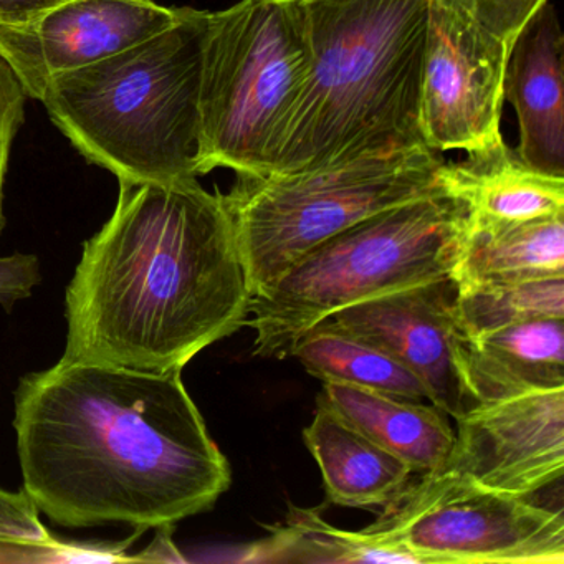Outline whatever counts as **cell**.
Instances as JSON below:
<instances>
[{"mask_svg": "<svg viewBox=\"0 0 564 564\" xmlns=\"http://www.w3.org/2000/svg\"><path fill=\"white\" fill-rule=\"evenodd\" d=\"M24 488L65 528L174 527L229 490V462L181 371L61 359L15 391Z\"/></svg>", "mask_w": 564, "mask_h": 564, "instance_id": "cell-1", "label": "cell"}, {"mask_svg": "<svg viewBox=\"0 0 564 564\" xmlns=\"http://www.w3.org/2000/svg\"><path fill=\"white\" fill-rule=\"evenodd\" d=\"M65 295V361L183 371L249 319L250 296L223 194L197 177L118 181Z\"/></svg>", "mask_w": 564, "mask_h": 564, "instance_id": "cell-2", "label": "cell"}, {"mask_svg": "<svg viewBox=\"0 0 564 564\" xmlns=\"http://www.w3.org/2000/svg\"><path fill=\"white\" fill-rule=\"evenodd\" d=\"M295 2L308 75L269 176L425 144L419 118L429 0Z\"/></svg>", "mask_w": 564, "mask_h": 564, "instance_id": "cell-3", "label": "cell"}, {"mask_svg": "<svg viewBox=\"0 0 564 564\" xmlns=\"http://www.w3.org/2000/svg\"><path fill=\"white\" fill-rule=\"evenodd\" d=\"M209 11L183 8L160 34L55 78L41 104L90 164L118 181L199 177V90Z\"/></svg>", "mask_w": 564, "mask_h": 564, "instance_id": "cell-4", "label": "cell"}, {"mask_svg": "<svg viewBox=\"0 0 564 564\" xmlns=\"http://www.w3.org/2000/svg\"><path fill=\"white\" fill-rule=\"evenodd\" d=\"M465 207L447 194L376 214L310 250L250 300L253 355L292 358L308 329L356 303L452 276Z\"/></svg>", "mask_w": 564, "mask_h": 564, "instance_id": "cell-5", "label": "cell"}, {"mask_svg": "<svg viewBox=\"0 0 564 564\" xmlns=\"http://www.w3.org/2000/svg\"><path fill=\"white\" fill-rule=\"evenodd\" d=\"M441 153L425 144L279 176H237L223 194L250 296L319 243L361 220L445 194Z\"/></svg>", "mask_w": 564, "mask_h": 564, "instance_id": "cell-6", "label": "cell"}, {"mask_svg": "<svg viewBox=\"0 0 564 564\" xmlns=\"http://www.w3.org/2000/svg\"><path fill=\"white\" fill-rule=\"evenodd\" d=\"M308 75L295 0H239L209 12L199 90L197 174L269 176Z\"/></svg>", "mask_w": 564, "mask_h": 564, "instance_id": "cell-7", "label": "cell"}, {"mask_svg": "<svg viewBox=\"0 0 564 564\" xmlns=\"http://www.w3.org/2000/svg\"><path fill=\"white\" fill-rule=\"evenodd\" d=\"M365 530L417 564L564 563L561 507L490 490L451 470L411 478Z\"/></svg>", "mask_w": 564, "mask_h": 564, "instance_id": "cell-8", "label": "cell"}, {"mask_svg": "<svg viewBox=\"0 0 564 564\" xmlns=\"http://www.w3.org/2000/svg\"><path fill=\"white\" fill-rule=\"evenodd\" d=\"M508 55L471 0H429L419 123L431 150L471 153L503 141Z\"/></svg>", "mask_w": 564, "mask_h": 564, "instance_id": "cell-9", "label": "cell"}, {"mask_svg": "<svg viewBox=\"0 0 564 564\" xmlns=\"http://www.w3.org/2000/svg\"><path fill=\"white\" fill-rule=\"evenodd\" d=\"M181 11L156 0H61L24 24L0 25V57L41 101L55 78L154 37Z\"/></svg>", "mask_w": 564, "mask_h": 564, "instance_id": "cell-10", "label": "cell"}, {"mask_svg": "<svg viewBox=\"0 0 564 564\" xmlns=\"http://www.w3.org/2000/svg\"><path fill=\"white\" fill-rule=\"evenodd\" d=\"M442 470L481 487L531 497L564 474V388L481 402L457 419Z\"/></svg>", "mask_w": 564, "mask_h": 564, "instance_id": "cell-11", "label": "cell"}, {"mask_svg": "<svg viewBox=\"0 0 564 564\" xmlns=\"http://www.w3.org/2000/svg\"><path fill=\"white\" fill-rule=\"evenodd\" d=\"M457 292L447 276L356 303L322 323L388 352L421 379L429 402L460 419L477 404L455 361Z\"/></svg>", "mask_w": 564, "mask_h": 564, "instance_id": "cell-12", "label": "cell"}, {"mask_svg": "<svg viewBox=\"0 0 564 564\" xmlns=\"http://www.w3.org/2000/svg\"><path fill=\"white\" fill-rule=\"evenodd\" d=\"M564 37L546 4L514 39L505 72V98L517 111V153L528 166L564 177Z\"/></svg>", "mask_w": 564, "mask_h": 564, "instance_id": "cell-13", "label": "cell"}, {"mask_svg": "<svg viewBox=\"0 0 564 564\" xmlns=\"http://www.w3.org/2000/svg\"><path fill=\"white\" fill-rule=\"evenodd\" d=\"M455 361L475 404L564 388V318L518 323L455 341Z\"/></svg>", "mask_w": 564, "mask_h": 564, "instance_id": "cell-14", "label": "cell"}, {"mask_svg": "<svg viewBox=\"0 0 564 564\" xmlns=\"http://www.w3.org/2000/svg\"><path fill=\"white\" fill-rule=\"evenodd\" d=\"M465 154L458 163H444L441 183L468 220L511 224L564 216V177L528 166L505 141Z\"/></svg>", "mask_w": 564, "mask_h": 564, "instance_id": "cell-15", "label": "cell"}, {"mask_svg": "<svg viewBox=\"0 0 564 564\" xmlns=\"http://www.w3.org/2000/svg\"><path fill=\"white\" fill-rule=\"evenodd\" d=\"M303 442L322 471L328 501L341 507H384L414 470L349 424L322 395L315 415L303 429Z\"/></svg>", "mask_w": 564, "mask_h": 564, "instance_id": "cell-16", "label": "cell"}, {"mask_svg": "<svg viewBox=\"0 0 564 564\" xmlns=\"http://www.w3.org/2000/svg\"><path fill=\"white\" fill-rule=\"evenodd\" d=\"M323 399L349 424L404 460L414 474L441 471L455 432L437 405L345 382L325 381Z\"/></svg>", "mask_w": 564, "mask_h": 564, "instance_id": "cell-17", "label": "cell"}, {"mask_svg": "<svg viewBox=\"0 0 564 564\" xmlns=\"http://www.w3.org/2000/svg\"><path fill=\"white\" fill-rule=\"evenodd\" d=\"M564 276V216L474 223L465 216L452 280L457 290Z\"/></svg>", "mask_w": 564, "mask_h": 564, "instance_id": "cell-18", "label": "cell"}, {"mask_svg": "<svg viewBox=\"0 0 564 564\" xmlns=\"http://www.w3.org/2000/svg\"><path fill=\"white\" fill-rule=\"evenodd\" d=\"M239 561L249 563H417L409 551L369 531L328 523L316 510L290 507L285 523L265 540L249 544Z\"/></svg>", "mask_w": 564, "mask_h": 564, "instance_id": "cell-19", "label": "cell"}, {"mask_svg": "<svg viewBox=\"0 0 564 564\" xmlns=\"http://www.w3.org/2000/svg\"><path fill=\"white\" fill-rule=\"evenodd\" d=\"M292 358L325 381L345 382L422 401L429 392L421 379L392 356L329 326H313L296 341Z\"/></svg>", "mask_w": 564, "mask_h": 564, "instance_id": "cell-20", "label": "cell"}, {"mask_svg": "<svg viewBox=\"0 0 564 564\" xmlns=\"http://www.w3.org/2000/svg\"><path fill=\"white\" fill-rule=\"evenodd\" d=\"M540 318H564V276L474 286L458 290L455 299L457 329L464 336Z\"/></svg>", "mask_w": 564, "mask_h": 564, "instance_id": "cell-21", "label": "cell"}, {"mask_svg": "<svg viewBox=\"0 0 564 564\" xmlns=\"http://www.w3.org/2000/svg\"><path fill=\"white\" fill-rule=\"evenodd\" d=\"M64 543L42 524L37 505L24 490L0 488V564L62 563Z\"/></svg>", "mask_w": 564, "mask_h": 564, "instance_id": "cell-22", "label": "cell"}, {"mask_svg": "<svg viewBox=\"0 0 564 564\" xmlns=\"http://www.w3.org/2000/svg\"><path fill=\"white\" fill-rule=\"evenodd\" d=\"M28 94L4 58L0 57V234L6 229L4 186L12 144L25 120Z\"/></svg>", "mask_w": 564, "mask_h": 564, "instance_id": "cell-23", "label": "cell"}, {"mask_svg": "<svg viewBox=\"0 0 564 564\" xmlns=\"http://www.w3.org/2000/svg\"><path fill=\"white\" fill-rule=\"evenodd\" d=\"M547 0H471L478 21L511 51L514 39Z\"/></svg>", "mask_w": 564, "mask_h": 564, "instance_id": "cell-24", "label": "cell"}, {"mask_svg": "<svg viewBox=\"0 0 564 564\" xmlns=\"http://www.w3.org/2000/svg\"><path fill=\"white\" fill-rule=\"evenodd\" d=\"M42 282L41 262L29 253L0 257V306L12 312L15 303L31 299Z\"/></svg>", "mask_w": 564, "mask_h": 564, "instance_id": "cell-25", "label": "cell"}, {"mask_svg": "<svg viewBox=\"0 0 564 564\" xmlns=\"http://www.w3.org/2000/svg\"><path fill=\"white\" fill-rule=\"evenodd\" d=\"M173 531L174 527L156 528V534H154L150 546L144 547L137 556H130V561H137V563H141V561L143 563H184L186 557L174 544Z\"/></svg>", "mask_w": 564, "mask_h": 564, "instance_id": "cell-26", "label": "cell"}, {"mask_svg": "<svg viewBox=\"0 0 564 564\" xmlns=\"http://www.w3.org/2000/svg\"><path fill=\"white\" fill-rule=\"evenodd\" d=\"M61 0H0V25H19L37 18Z\"/></svg>", "mask_w": 564, "mask_h": 564, "instance_id": "cell-27", "label": "cell"}]
</instances>
